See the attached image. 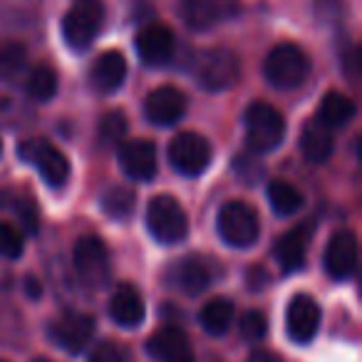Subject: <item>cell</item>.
<instances>
[{"mask_svg":"<svg viewBox=\"0 0 362 362\" xmlns=\"http://www.w3.org/2000/svg\"><path fill=\"white\" fill-rule=\"evenodd\" d=\"M300 149L308 161L322 164V161H327L332 154V132L315 119L308 122L300 132Z\"/></svg>","mask_w":362,"mask_h":362,"instance_id":"603a6c76","label":"cell"},{"mask_svg":"<svg viewBox=\"0 0 362 362\" xmlns=\"http://www.w3.org/2000/svg\"><path fill=\"white\" fill-rule=\"evenodd\" d=\"M110 315L117 325L122 327H136L144 320V300L139 291L129 283H122L110 298Z\"/></svg>","mask_w":362,"mask_h":362,"instance_id":"ffe728a7","label":"cell"},{"mask_svg":"<svg viewBox=\"0 0 362 362\" xmlns=\"http://www.w3.org/2000/svg\"><path fill=\"white\" fill-rule=\"evenodd\" d=\"M308 228L296 226L281 236L273 248V256H276L278 266L283 268V273H296L305 266V253H308Z\"/></svg>","mask_w":362,"mask_h":362,"instance_id":"44dd1931","label":"cell"},{"mask_svg":"<svg viewBox=\"0 0 362 362\" xmlns=\"http://www.w3.org/2000/svg\"><path fill=\"white\" fill-rule=\"evenodd\" d=\"M0 151H3V139H0Z\"/></svg>","mask_w":362,"mask_h":362,"instance_id":"8d00e7d4","label":"cell"},{"mask_svg":"<svg viewBox=\"0 0 362 362\" xmlns=\"http://www.w3.org/2000/svg\"><path fill=\"white\" fill-rule=\"evenodd\" d=\"M308 72H310V60L293 42L276 45L268 52L266 62H263V75L278 90H296V87H300L305 82Z\"/></svg>","mask_w":362,"mask_h":362,"instance_id":"7a4b0ae2","label":"cell"},{"mask_svg":"<svg viewBox=\"0 0 362 362\" xmlns=\"http://www.w3.org/2000/svg\"><path fill=\"white\" fill-rule=\"evenodd\" d=\"M169 161L181 176H199L211 164V144L197 132H181L169 144Z\"/></svg>","mask_w":362,"mask_h":362,"instance_id":"ba28073f","label":"cell"},{"mask_svg":"<svg viewBox=\"0 0 362 362\" xmlns=\"http://www.w3.org/2000/svg\"><path fill=\"white\" fill-rule=\"evenodd\" d=\"M50 340L70 355H80L95 335V317L87 313H62L50 322Z\"/></svg>","mask_w":362,"mask_h":362,"instance_id":"9c48e42d","label":"cell"},{"mask_svg":"<svg viewBox=\"0 0 362 362\" xmlns=\"http://www.w3.org/2000/svg\"><path fill=\"white\" fill-rule=\"evenodd\" d=\"M174 33L166 25H146L136 35V55L149 67L166 65L171 60V55H174Z\"/></svg>","mask_w":362,"mask_h":362,"instance_id":"2e32d148","label":"cell"},{"mask_svg":"<svg viewBox=\"0 0 362 362\" xmlns=\"http://www.w3.org/2000/svg\"><path fill=\"white\" fill-rule=\"evenodd\" d=\"M90 362H127V357L115 342H102L92 350Z\"/></svg>","mask_w":362,"mask_h":362,"instance_id":"d6a6232c","label":"cell"},{"mask_svg":"<svg viewBox=\"0 0 362 362\" xmlns=\"http://www.w3.org/2000/svg\"><path fill=\"white\" fill-rule=\"evenodd\" d=\"M127 77V60L122 57V52L117 50H107L102 52L95 60L90 70V82L97 92L107 95V92H115L124 85Z\"/></svg>","mask_w":362,"mask_h":362,"instance_id":"ac0fdd59","label":"cell"},{"mask_svg":"<svg viewBox=\"0 0 362 362\" xmlns=\"http://www.w3.org/2000/svg\"><path fill=\"white\" fill-rule=\"evenodd\" d=\"M218 236L223 243H228L231 248H248L258 241V216L248 204L243 202H228L221 206L216 218Z\"/></svg>","mask_w":362,"mask_h":362,"instance_id":"52a82bcc","label":"cell"},{"mask_svg":"<svg viewBox=\"0 0 362 362\" xmlns=\"http://www.w3.org/2000/svg\"><path fill=\"white\" fill-rule=\"evenodd\" d=\"M119 166L134 181H151L156 174V146L146 139H132L119 146Z\"/></svg>","mask_w":362,"mask_h":362,"instance_id":"9a60e30c","label":"cell"},{"mask_svg":"<svg viewBox=\"0 0 362 362\" xmlns=\"http://www.w3.org/2000/svg\"><path fill=\"white\" fill-rule=\"evenodd\" d=\"M194 77L204 90L223 92L231 90L241 77V62L226 47H211L204 50L194 60Z\"/></svg>","mask_w":362,"mask_h":362,"instance_id":"277c9868","label":"cell"},{"mask_svg":"<svg viewBox=\"0 0 362 362\" xmlns=\"http://www.w3.org/2000/svg\"><path fill=\"white\" fill-rule=\"evenodd\" d=\"M246 122V136L248 146L256 154H266L273 151L276 146H281V141L286 139V119L283 115L268 102H253L243 115Z\"/></svg>","mask_w":362,"mask_h":362,"instance_id":"3957f363","label":"cell"},{"mask_svg":"<svg viewBox=\"0 0 362 362\" xmlns=\"http://www.w3.org/2000/svg\"><path fill=\"white\" fill-rule=\"evenodd\" d=\"M105 8L100 0H75L62 18V37L75 52H82L95 42L102 28Z\"/></svg>","mask_w":362,"mask_h":362,"instance_id":"5b68a950","label":"cell"},{"mask_svg":"<svg viewBox=\"0 0 362 362\" xmlns=\"http://www.w3.org/2000/svg\"><path fill=\"white\" fill-rule=\"evenodd\" d=\"M146 228L159 243L174 246L189 236V218L174 197L159 194L146 204Z\"/></svg>","mask_w":362,"mask_h":362,"instance_id":"6da1fadb","label":"cell"},{"mask_svg":"<svg viewBox=\"0 0 362 362\" xmlns=\"http://www.w3.org/2000/svg\"><path fill=\"white\" fill-rule=\"evenodd\" d=\"M169 283L181 291L184 296H202L209 286H211V271H209L206 261H202L199 256H187L176 261L169 268Z\"/></svg>","mask_w":362,"mask_h":362,"instance_id":"e0dca14e","label":"cell"},{"mask_svg":"<svg viewBox=\"0 0 362 362\" xmlns=\"http://www.w3.org/2000/svg\"><path fill=\"white\" fill-rule=\"evenodd\" d=\"M246 362H283V360L278 355H273V352H268V350H256Z\"/></svg>","mask_w":362,"mask_h":362,"instance_id":"836d02e7","label":"cell"},{"mask_svg":"<svg viewBox=\"0 0 362 362\" xmlns=\"http://www.w3.org/2000/svg\"><path fill=\"white\" fill-rule=\"evenodd\" d=\"M25 90H28V95H30L33 100H37V102L52 100V97H55V92H57L55 70H52V67H47V65L33 67L30 75H28Z\"/></svg>","mask_w":362,"mask_h":362,"instance_id":"4316f807","label":"cell"},{"mask_svg":"<svg viewBox=\"0 0 362 362\" xmlns=\"http://www.w3.org/2000/svg\"><path fill=\"white\" fill-rule=\"evenodd\" d=\"M320 327V305L310 296H296L288 303L286 310V330L288 337L298 345H305L315 337Z\"/></svg>","mask_w":362,"mask_h":362,"instance_id":"8fae6325","label":"cell"},{"mask_svg":"<svg viewBox=\"0 0 362 362\" xmlns=\"http://www.w3.org/2000/svg\"><path fill=\"white\" fill-rule=\"evenodd\" d=\"M127 117L122 112L112 110L100 119V144L105 146H122L127 136Z\"/></svg>","mask_w":362,"mask_h":362,"instance_id":"83f0119b","label":"cell"},{"mask_svg":"<svg viewBox=\"0 0 362 362\" xmlns=\"http://www.w3.org/2000/svg\"><path fill=\"white\" fill-rule=\"evenodd\" d=\"M18 154H21L23 161L35 166L40 179L45 181L47 187L60 189L70 179V161H67V156L57 146H52L50 141L40 139V136H33V139L23 141L18 146Z\"/></svg>","mask_w":362,"mask_h":362,"instance_id":"8992f818","label":"cell"},{"mask_svg":"<svg viewBox=\"0 0 362 362\" xmlns=\"http://www.w3.org/2000/svg\"><path fill=\"white\" fill-rule=\"evenodd\" d=\"M25 293L33 298V300H37V298L42 296V288H40V283H37V278H33V276L25 278Z\"/></svg>","mask_w":362,"mask_h":362,"instance_id":"e575fe53","label":"cell"},{"mask_svg":"<svg viewBox=\"0 0 362 362\" xmlns=\"http://www.w3.org/2000/svg\"><path fill=\"white\" fill-rule=\"evenodd\" d=\"M199 320H202V327L209 335H214V337L226 335L233 322V303L223 300V298H214V300H209L206 305L202 308Z\"/></svg>","mask_w":362,"mask_h":362,"instance_id":"cb8c5ba5","label":"cell"},{"mask_svg":"<svg viewBox=\"0 0 362 362\" xmlns=\"http://www.w3.org/2000/svg\"><path fill=\"white\" fill-rule=\"evenodd\" d=\"M357 268V238L352 231H337L327 241L325 271L335 281H345Z\"/></svg>","mask_w":362,"mask_h":362,"instance_id":"5bb4252c","label":"cell"},{"mask_svg":"<svg viewBox=\"0 0 362 362\" xmlns=\"http://www.w3.org/2000/svg\"><path fill=\"white\" fill-rule=\"evenodd\" d=\"M25 47L21 42L0 45V80H13L25 70Z\"/></svg>","mask_w":362,"mask_h":362,"instance_id":"f1b7e54d","label":"cell"},{"mask_svg":"<svg viewBox=\"0 0 362 362\" xmlns=\"http://www.w3.org/2000/svg\"><path fill=\"white\" fill-rule=\"evenodd\" d=\"M231 8L233 0H184L181 16H184V23L194 30H209L218 21H223Z\"/></svg>","mask_w":362,"mask_h":362,"instance_id":"d6986e66","label":"cell"},{"mask_svg":"<svg viewBox=\"0 0 362 362\" xmlns=\"http://www.w3.org/2000/svg\"><path fill=\"white\" fill-rule=\"evenodd\" d=\"M146 352L156 362H194V350L187 332L174 325H166L156 330L146 340Z\"/></svg>","mask_w":362,"mask_h":362,"instance_id":"4fadbf2b","label":"cell"},{"mask_svg":"<svg viewBox=\"0 0 362 362\" xmlns=\"http://www.w3.org/2000/svg\"><path fill=\"white\" fill-rule=\"evenodd\" d=\"M75 271L87 286L100 288L110 278V253L97 236H85L75 246Z\"/></svg>","mask_w":362,"mask_h":362,"instance_id":"30bf717a","label":"cell"},{"mask_svg":"<svg viewBox=\"0 0 362 362\" xmlns=\"http://www.w3.org/2000/svg\"><path fill=\"white\" fill-rule=\"evenodd\" d=\"M268 202H271L273 211H276L278 216H291V214L300 211L303 194L298 192L293 184H288V181L276 179L268 184Z\"/></svg>","mask_w":362,"mask_h":362,"instance_id":"d4e9b609","label":"cell"},{"mask_svg":"<svg viewBox=\"0 0 362 362\" xmlns=\"http://www.w3.org/2000/svg\"><path fill=\"white\" fill-rule=\"evenodd\" d=\"M187 112V95L171 85L154 90L144 102V117L156 127H169L184 117Z\"/></svg>","mask_w":362,"mask_h":362,"instance_id":"7c38bea8","label":"cell"},{"mask_svg":"<svg viewBox=\"0 0 362 362\" xmlns=\"http://www.w3.org/2000/svg\"><path fill=\"white\" fill-rule=\"evenodd\" d=\"M23 246H25V241H23V233L18 231L16 226H11V223L0 221V256L21 258L23 256Z\"/></svg>","mask_w":362,"mask_h":362,"instance_id":"f546056e","label":"cell"},{"mask_svg":"<svg viewBox=\"0 0 362 362\" xmlns=\"http://www.w3.org/2000/svg\"><path fill=\"white\" fill-rule=\"evenodd\" d=\"M355 112H357V107L350 97L340 95V92H327V95L322 97L320 107H317L315 122H320L327 129H337V127L350 124Z\"/></svg>","mask_w":362,"mask_h":362,"instance_id":"7402d4cb","label":"cell"},{"mask_svg":"<svg viewBox=\"0 0 362 362\" xmlns=\"http://www.w3.org/2000/svg\"><path fill=\"white\" fill-rule=\"evenodd\" d=\"M268 332V320L266 315H263L261 310H248L243 313L241 317V335L246 337V340L256 342V340H263Z\"/></svg>","mask_w":362,"mask_h":362,"instance_id":"4dcf8cb0","label":"cell"},{"mask_svg":"<svg viewBox=\"0 0 362 362\" xmlns=\"http://www.w3.org/2000/svg\"><path fill=\"white\" fill-rule=\"evenodd\" d=\"M16 214H18V218H21V223H23V228H25V233L35 236L37 226H40V218H37L35 202H30V199H18V202H16Z\"/></svg>","mask_w":362,"mask_h":362,"instance_id":"1f68e13d","label":"cell"},{"mask_svg":"<svg viewBox=\"0 0 362 362\" xmlns=\"http://www.w3.org/2000/svg\"><path fill=\"white\" fill-rule=\"evenodd\" d=\"M134 192L124 187H110L105 194H102V211L107 214L115 221H127L134 211Z\"/></svg>","mask_w":362,"mask_h":362,"instance_id":"484cf974","label":"cell"},{"mask_svg":"<svg viewBox=\"0 0 362 362\" xmlns=\"http://www.w3.org/2000/svg\"><path fill=\"white\" fill-rule=\"evenodd\" d=\"M33 362H50V360H45V357H37V360H33Z\"/></svg>","mask_w":362,"mask_h":362,"instance_id":"d590c367","label":"cell"}]
</instances>
